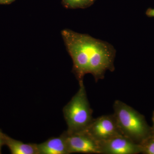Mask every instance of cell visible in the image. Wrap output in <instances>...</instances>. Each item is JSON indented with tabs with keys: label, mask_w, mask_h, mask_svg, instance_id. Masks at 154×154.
Returning a JSON list of instances; mask_svg holds the SVG:
<instances>
[{
	"label": "cell",
	"mask_w": 154,
	"mask_h": 154,
	"mask_svg": "<svg viewBox=\"0 0 154 154\" xmlns=\"http://www.w3.org/2000/svg\"><path fill=\"white\" fill-rule=\"evenodd\" d=\"M61 35L79 82L87 74L93 75L97 82L104 79L107 70L114 71L116 50L110 43L68 29L63 30Z\"/></svg>",
	"instance_id": "1"
},
{
	"label": "cell",
	"mask_w": 154,
	"mask_h": 154,
	"mask_svg": "<svg viewBox=\"0 0 154 154\" xmlns=\"http://www.w3.org/2000/svg\"><path fill=\"white\" fill-rule=\"evenodd\" d=\"M114 114L122 134L141 144L151 135V127L144 116L129 105L116 100L113 105Z\"/></svg>",
	"instance_id": "2"
},
{
	"label": "cell",
	"mask_w": 154,
	"mask_h": 154,
	"mask_svg": "<svg viewBox=\"0 0 154 154\" xmlns=\"http://www.w3.org/2000/svg\"><path fill=\"white\" fill-rule=\"evenodd\" d=\"M79 84L78 92L63 109L68 126L66 131L69 133L84 131L94 119L84 82H79Z\"/></svg>",
	"instance_id": "3"
},
{
	"label": "cell",
	"mask_w": 154,
	"mask_h": 154,
	"mask_svg": "<svg viewBox=\"0 0 154 154\" xmlns=\"http://www.w3.org/2000/svg\"><path fill=\"white\" fill-rule=\"evenodd\" d=\"M84 131L98 143L122 135L113 114L94 119L91 124Z\"/></svg>",
	"instance_id": "4"
},
{
	"label": "cell",
	"mask_w": 154,
	"mask_h": 154,
	"mask_svg": "<svg viewBox=\"0 0 154 154\" xmlns=\"http://www.w3.org/2000/svg\"><path fill=\"white\" fill-rule=\"evenodd\" d=\"M63 134L69 154L73 153L101 154L99 143L85 131Z\"/></svg>",
	"instance_id": "5"
},
{
	"label": "cell",
	"mask_w": 154,
	"mask_h": 154,
	"mask_svg": "<svg viewBox=\"0 0 154 154\" xmlns=\"http://www.w3.org/2000/svg\"><path fill=\"white\" fill-rule=\"evenodd\" d=\"M101 154H138L142 153V147L122 135L99 142Z\"/></svg>",
	"instance_id": "6"
},
{
	"label": "cell",
	"mask_w": 154,
	"mask_h": 154,
	"mask_svg": "<svg viewBox=\"0 0 154 154\" xmlns=\"http://www.w3.org/2000/svg\"><path fill=\"white\" fill-rule=\"evenodd\" d=\"M37 145L38 154H69L63 134Z\"/></svg>",
	"instance_id": "7"
},
{
	"label": "cell",
	"mask_w": 154,
	"mask_h": 154,
	"mask_svg": "<svg viewBox=\"0 0 154 154\" xmlns=\"http://www.w3.org/2000/svg\"><path fill=\"white\" fill-rule=\"evenodd\" d=\"M5 145L12 154H38L37 144L25 143L5 134Z\"/></svg>",
	"instance_id": "8"
},
{
	"label": "cell",
	"mask_w": 154,
	"mask_h": 154,
	"mask_svg": "<svg viewBox=\"0 0 154 154\" xmlns=\"http://www.w3.org/2000/svg\"><path fill=\"white\" fill-rule=\"evenodd\" d=\"M96 0H62V5L65 8L86 9L91 7Z\"/></svg>",
	"instance_id": "9"
},
{
	"label": "cell",
	"mask_w": 154,
	"mask_h": 154,
	"mask_svg": "<svg viewBox=\"0 0 154 154\" xmlns=\"http://www.w3.org/2000/svg\"><path fill=\"white\" fill-rule=\"evenodd\" d=\"M140 145L142 147L143 151L142 153L154 154V136H151Z\"/></svg>",
	"instance_id": "10"
},
{
	"label": "cell",
	"mask_w": 154,
	"mask_h": 154,
	"mask_svg": "<svg viewBox=\"0 0 154 154\" xmlns=\"http://www.w3.org/2000/svg\"><path fill=\"white\" fill-rule=\"evenodd\" d=\"M5 134L0 130V154H2V149L3 146L5 145Z\"/></svg>",
	"instance_id": "11"
},
{
	"label": "cell",
	"mask_w": 154,
	"mask_h": 154,
	"mask_svg": "<svg viewBox=\"0 0 154 154\" xmlns=\"http://www.w3.org/2000/svg\"><path fill=\"white\" fill-rule=\"evenodd\" d=\"M146 15L149 18L154 17V9L149 8L146 11Z\"/></svg>",
	"instance_id": "12"
},
{
	"label": "cell",
	"mask_w": 154,
	"mask_h": 154,
	"mask_svg": "<svg viewBox=\"0 0 154 154\" xmlns=\"http://www.w3.org/2000/svg\"><path fill=\"white\" fill-rule=\"evenodd\" d=\"M152 120L153 125L151 127V136H154V111L153 113Z\"/></svg>",
	"instance_id": "13"
},
{
	"label": "cell",
	"mask_w": 154,
	"mask_h": 154,
	"mask_svg": "<svg viewBox=\"0 0 154 154\" xmlns=\"http://www.w3.org/2000/svg\"><path fill=\"white\" fill-rule=\"evenodd\" d=\"M16 0H4L5 5H10Z\"/></svg>",
	"instance_id": "14"
},
{
	"label": "cell",
	"mask_w": 154,
	"mask_h": 154,
	"mask_svg": "<svg viewBox=\"0 0 154 154\" xmlns=\"http://www.w3.org/2000/svg\"><path fill=\"white\" fill-rule=\"evenodd\" d=\"M0 5H5L4 0H0Z\"/></svg>",
	"instance_id": "15"
}]
</instances>
